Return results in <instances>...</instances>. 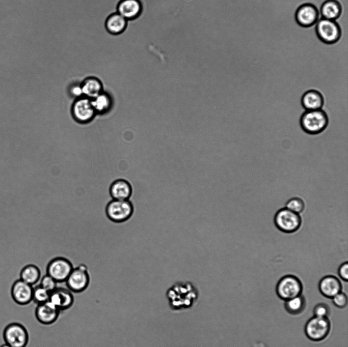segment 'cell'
Returning <instances> with one entry per match:
<instances>
[{
  "label": "cell",
  "mask_w": 348,
  "mask_h": 347,
  "mask_svg": "<svg viewBox=\"0 0 348 347\" xmlns=\"http://www.w3.org/2000/svg\"><path fill=\"white\" fill-rule=\"evenodd\" d=\"M166 296L170 308L177 311L192 307L197 301L199 292L192 282L178 281L167 290Z\"/></svg>",
  "instance_id": "cell-1"
},
{
  "label": "cell",
  "mask_w": 348,
  "mask_h": 347,
  "mask_svg": "<svg viewBox=\"0 0 348 347\" xmlns=\"http://www.w3.org/2000/svg\"><path fill=\"white\" fill-rule=\"evenodd\" d=\"M303 130L310 134H316L323 131L328 124L326 113L322 109L306 110L300 119Z\"/></svg>",
  "instance_id": "cell-2"
},
{
  "label": "cell",
  "mask_w": 348,
  "mask_h": 347,
  "mask_svg": "<svg viewBox=\"0 0 348 347\" xmlns=\"http://www.w3.org/2000/svg\"><path fill=\"white\" fill-rule=\"evenodd\" d=\"M300 214L295 213L285 207L278 210L274 217V222L278 229L287 234L297 231L302 224Z\"/></svg>",
  "instance_id": "cell-3"
},
{
  "label": "cell",
  "mask_w": 348,
  "mask_h": 347,
  "mask_svg": "<svg viewBox=\"0 0 348 347\" xmlns=\"http://www.w3.org/2000/svg\"><path fill=\"white\" fill-rule=\"evenodd\" d=\"M134 207L129 200L113 199L110 201L105 208L108 218L116 223L128 220L132 216Z\"/></svg>",
  "instance_id": "cell-4"
},
{
  "label": "cell",
  "mask_w": 348,
  "mask_h": 347,
  "mask_svg": "<svg viewBox=\"0 0 348 347\" xmlns=\"http://www.w3.org/2000/svg\"><path fill=\"white\" fill-rule=\"evenodd\" d=\"M278 296L286 301L302 295L303 284L300 279L293 274H286L277 282L276 287Z\"/></svg>",
  "instance_id": "cell-5"
},
{
  "label": "cell",
  "mask_w": 348,
  "mask_h": 347,
  "mask_svg": "<svg viewBox=\"0 0 348 347\" xmlns=\"http://www.w3.org/2000/svg\"><path fill=\"white\" fill-rule=\"evenodd\" d=\"M315 32L319 40L326 44L336 43L341 35V28L337 22L323 18L316 23Z\"/></svg>",
  "instance_id": "cell-6"
},
{
  "label": "cell",
  "mask_w": 348,
  "mask_h": 347,
  "mask_svg": "<svg viewBox=\"0 0 348 347\" xmlns=\"http://www.w3.org/2000/svg\"><path fill=\"white\" fill-rule=\"evenodd\" d=\"M90 282V276L87 266L81 264L73 268L65 283L72 293H80L85 291Z\"/></svg>",
  "instance_id": "cell-7"
},
{
  "label": "cell",
  "mask_w": 348,
  "mask_h": 347,
  "mask_svg": "<svg viewBox=\"0 0 348 347\" xmlns=\"http://www.w3.org/2000/svg\"><path fill=\"white\" fill-rule=\"evenodd\" d=\"M330 329L331 323L328 317L314 316L307 322L305 333L309 339L319 341L327 337Z\"/></svg>",
  "instance_id": "cell-8"
},
{
  "label": "cell",
  "mask_w": 348,
  "mask_h": 347,
  "mask_svg": "<svg viewBox=\"0 0 348 347\" xmlns=\"http://www.w3.org/2000/svg\"><path fill=\"white\" fill-rule=\"evenodd\" d=\"M71 262L67 258L58 256L49 261L46 267V274L58 283L65 282L73 268Z\"/></svg>",
  "instance_id": "cell-9"
},
{
  "label": "cell",
  "mask_w": 348,
  "mask_h": 347,
  "mask_svg": "<svg viewBox=\"0 0 348 347\" xmlns=\"http://www.w3.org/2000/svg\"><path fill=\"white\" fill-rule=\"evenodd\" d=\"M71 111L74 119L81 123L90 122L96 113L91 99L85 96L76 99L72 106Z\"/></svg>",
  "instance_id": "cell-10"
},
{
  "label": "cell",
  "mask_w": 348,
  "mask_h": 347,
  "mask_svg": "<svg viewBox=\"0 0 348 347\" xmlns=\"http://www.w3.org/2000/svg\"><path fill=\"white\" fill-rule=\"evenodd\" d=\"M319 10L315 5L306 3L301 5L296 10L295 18L296 22L305 28L312 26L319 20Z\"/></svg>",
  "instance_id": "cell-11"
},
{
  "label": "cell",
  "mask_w": 348,
  "mask_h": 347,
  "mask_svg": "<svg viewBox=\"0 0 348 347\" xmlns=\"http://www.w3.org/2000/svg\"><path fill=\"white\" fill-rule=\"evenodd\" d=\"M4 337L6 343L11 347H24L28 341V333L21 324L12 323L5 329Z\"/></svg>",
  "instance_id": "cell-12"
},
{
  "label": "cell",
  "mask_w": 348,
  "mask_h": 347,
  "mask_svg": "<svg viewBox=\"0 0 348 347\" xmlns=\"http://www.w3.org/2000/svg\"><path fill=\"white\" fill-rule=\"evenodd\" d=\"M61 311L49 301L36 305L34 314L37 322L43 325H50L55 323Z\"/></svg>",
  "instance_id": "cell-13"
},
{
  "label": "cell",
  "mask_w": 348,
  "mask_h": 347,
  "mask_svg": "<svg viewBox=\"0 0 348 347\" xmlns=\"http://www.w3.org/2000/svg\"><path fill=\"white\" fill-rule=\"evenodd\" d=\"M68 288L57 287L50 293L49 301L61 311L69 309L73 305L74 297Z\"/></svg>",
  "instance_id": "cell-14"
},
{
  "label": "cell",
  "mask_w": 348,
  "mask_h": 347,
  "mask_svg": "<svg viewBox=\"0 0 348 347\" xmlns=\"http://www.w3.org/2000/svg\"><path fill=\"white\" fill-rule=\"evenodd\" d=\"M33 286L19 279L13 284L11 294L16 302L26 304L32 301Z\"/></svg>",
  "instance_id": "cell-15"
},
{
  "label": "cell",
  "mask_w": 348,
  "mask_h": 347,
  "mask_svg": "<svg viewBox=\"0 0 348 347\" xmlns=\"http://www.w3.org/2000/svg\"><path fill=\"white\" fill-rule=\"evenodd\" d=\"M318 289L324 296L332 299L341 292L342 284L337 277L331 274L327 275L320 279Z\"/></svg>",
  "instance_id": "cell-16"
},
{
  "label": "cell",
  "mask_w": 348,
  "mask_h": 347,
  "mask_svg": "<svg viewBox=\"0 0 348 347\" xmlns=\"http://www.w3.org/2000/svg\"><path fill=\"white\" fill-rule=\"evenodd\" d=\"M110 194L113 199L129 200L133 188L130 183L123 179L114 181L109 188Z\"/></svg>",
  "instance_id": "cell-17"
},
{
  "label": "cell",
  "mask_w": 348,
  "mask_h": 347,
  "mask_svg": "<svg viewBox=\"0 0 348 347\" xmlns=\"http://www.w3.org/2000/svg\"><path fill=\"white\" fill-rule=\"evenodd\" d=\"M142 11V5L139 0H122L117 8V13L127 20L137 18Z\"/></svg>",
  "instance_id": "cell-18"
},
{
  "label": "cell",
  "mask_w": 348,
  "mask_h": 347,
  "mask_svg": "<svg viewBox=\"0 0 348 347\" xmlns=\"http://www.w3.org/2000/svg\"><path fill=\"white\" fill-rule=\"evenodd\" d=\"M81 86L83 96L92 99L103 92V84L100 78L88 76L84 79Z\"/></svg>",
  "instance_id": "cell-19"
},
{
  "label": "cell",
  "mask_w": 348,
  "mask_h": 347,
  "mask_svg": "<svg viewBox=\"0 0 348 347\" xmlns=\"http://www.w3.org/2000/svg\"><path fill=\"white\" fill-rule=\"evenodd\" d=\"M303 107L306 110L321 109L324 99L322 94L314 90H310L306 92L301 99Z\"/></svg>",
  "instance_id": "cell-20"
},
{
  "label": "cell",
  "mask_w": 348,
  "mask_h": 347,
  "mask_svg": "<svg viewBox=\"0 0 348 347\" xmlns=\"http://www.w3.org/2000/svg\"><path fill=\"white\" fill-rule=\"evenodd\" d=\"M322 18L335 20L338 18L342 12V7L337 0H326L320 8Z\"/></svg>",
  "instance_id": "cell-21"
},
{
  "label": "cell",
  "mask_w": 348,
  "mask_h": 347,
  "mask_svg": "<svg viewBox=\"0 0 348 347\" xmlns=\"http://www.w3.org/2000/svg\"><path fill=\"white\" fill-rule=\"evenodd\" d=\"M41 277L40 268L35 264H29L25 266L20 273V279L32 286L37 284Z\"/></svg>",
  "instance_id": "cell-22"
},
{
  "label": "cell",
  "mask_w": 348,
  "mask_h": 347,
  "mask_svg": "<svg viewBox=\"0 0 348 347\" xmlns=\"http://www.w3.org/2000/svg\"><path fill=\"white\" fill-rule=\"evenodd\" d=\"M127 20L119 13H116L110 16L106 21L105 26L108 32L117 34L125 29Z\"/></svg>",
  "instance_id": "cell-23"
},
{
  "label": "cell",
  "mask_w": 348,
  "mask_h": 347,
  "mask_svg": "<svg viewBox=\"0 0 348 347\" xmlns=\"http://www.w3.org/2000/svg\"><path fill=\"white\" fill-rule=\"evenodd\" d=\"M92 106L96 113H102L109 110L112 105L110 95L103 91L91 99Z\"/></svg>",
  "instance_id": "cell-24"
},
{
  "label": "cell",
  "mask_w": 348,
  "mask_h": 347,
  "mask_svg": "<svg viewBox=\"0 0 348 347\" xmlns=\"http://www.w3.org/2000/svg\"><path fill=\"white\" fill-rule=\"evenodd\" d=\"M305 306V299L302 295L285 301V308L288 313L292 315L301 313Z\"/></svg>",
  "instance_id": "cell-25"
},
{
  "label": "cell",
  "mask_w": 348,
  "mask_h": 347,
  "mask_svg": "<svg viewBox=\"0 0 348 347\" xmlns=\"http://www.w3.org/2000/svg\"><path fill=\"white\" fill-rule=\"evenodd\" d=\"M307 196L304 198L299 196L292 197L285 203V207L295 213L301 214L305 210L306 206L305 198Z\"/></svg>",
  "instance_id": "cell-26"
},
{
  "label": "cell",
  "mask_w": 348,
  "mask_h": 347,
  "mask_svg": "<svg viewBox=\"0 0 348 347\" xmlns=\"http://www.w3.org/2000/svg\"><path fill=\"white\" fill-rule=\"evenodd\" d=\"M50 293L39 284L33 286L32 301L36 305L49 300Z\"/></svg>",
  "instance_id": "cell-27"
},
{
  "label": "cell",
  "mask_w": 348,
  "mask_h": 347,
  "mask_svg": "<svg viewBox=\"0 0 348 347\" xmlns=\"http://www.w3.org/2000/svg\"><path fill=\"white\" fill-rule=\"evenodd\" d=\"M58 283L53 278L46 274L41 277L38 284L50 293L58 287Z\"/></svg>",
  "instance_id": "cell-28"
},
{
  "label": "cell",
  "mask_w": 348,
  "mask_h": 347,
  "mask_svg": "<svg viewBox=\"0 0 348 347\" xmlns=\"http://www.w3.org/2000/svg\"><path fill=\"white\" fill-rule=\"evenodd\" d=\"M313 313L315 316L328 317L330 313V309L326 303H319L315 306Z\"/></svg>",
  "instance_id": "cell-29"
},
{
  "label": "cell",
  "mask_w": 348,
  "mask_h": 347,
  "mask_svg": "<svg viewBox=\"0 0 348 347\" xmlns=\"http://www.w3.org/2000/svg\"><path fill=\"white\" fill-rule=\"evenodd\" d=\"M333 304L338 308H343L347 304V297L345 294L340 292L332 298Z\"/></svg>",
  "instance_id": "cell-30"
},
{
  "label": "cell",
  "mask_w": 348,
  "mask_h": 347,
  "mask_svg": "<svg viewBox=\"0 0 348 347\" xmlns=\"http://www.w3.org/2000/svg\"><path fill=\"white\" fill-rule=\"evenodd\" d=\"M337 274L339 277L343 281H348V263L347 262L342 263L337 269Z\"/></svg>",
  "instance_id": "cell-31"
},
{
  "label": "cell",
  "mask_w": 348,
  "mask_h": 347,
  "mask_svg": "<svg viewBox=\"0 0 348 347\" xmlns=\"http://www.w3.org/2000/svg\"><path fill=\"white\" fill-rule=\"evenodd\" d=\"M71 94L74 97L77 98L83 96V92L81 84H76L72 86L70 89Z\"/></svg>",
  "instance_id": "cell-32"
},
{
  "label": "cell",
  "mask_w": 348,
  "mask_h": 347,
  "mask_svg": "<svg viewBox=\"0 0 348 347\" xmlns=\"http://www.w3.org/2000/svg\"><path fill=\"white\" fill-rule=\"evenodd\" d=\"M306 212L307 213H309V214H311L312 215H313V212H312L311 211L307 210L306 209V210H304V211L302 214H303V213H306ZM302 214H301L300 215H301ZM316 215V213H315L314 215L313 216H315ZM319 217V216L318 215H317L315 217L317 219ZM314 217H313V218H314ZM318 220H319V221L320 222H321V223H320L321 224H323V222L325 224L324 221H323V220L322 219V218L321 217L319 218L318 219ZM323 225H324V224H323Z\"/></svg>",
  "instance_id": "cell-33"
},
{
  "label": "cell",
  "mask_w": 348,
  "mask_h": 347,
  "mask_svg": "<svg viewBox=\"0 0 348 347\" xmlns=\"http://www.w3.org/2000/svg\"><path fill=\"white\" fill-rule=\"evenodd\" d=\"M1 347H11L9 346V345L7 344L6 343L2 345Z\"/></svg>",
  "instance_id": "cell-34"
}]
</instances>
